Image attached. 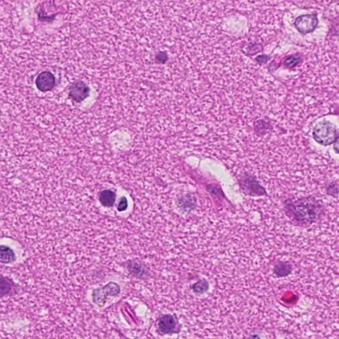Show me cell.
Listing matches in <instances>:
<instances>
[{"mask_svg": "<svg viewBox=\"0 0 339 339\" xmlns=\"http://www.w3.org/2000/svg\"><path fill=\"white\" fill-rule=\"evenodd\" d=\"M16 259V256L14 251L9 247L5 246L1 247V263L3 264H9L13 263Z\"/></svg>", "mask_w": 339, "mask_h": 339, "instance_id": "obj_13", "label": "cell"}, {"mask_svg": "<svg viewBox=\"0 0 339 339\" xmlns=\"http://www.w3.org/2000/svg\"><path fill=\"white\" fill-rule=\"evenodd\" d=\"M36 84L38 90L45 92L53 89L56 84V79L53 73L45 71L36 77Z\"/></svg>", "mask_w": 339, "mask_h": 339, "instance_id": "obj_8", "label": "cell"}, {"mask_svg": "<svg viewBox=\"0 0 339 339\" xmlns=\"http://www.w3.org/2000/svg\"><path fill=\"white\" fill-rule=\"evenodd\" d=\"M318 25V19L316 15L308 14L299 16L295 21V26L302 34L313 32Z\"/></svg>", "mask_w": 339, "mask_h": 339, "instance_id": "obj_5", "label": "cell"}, {"mask_svg": "<svg viewBox=\"0 0 339 339\" xmlns=\"http://www.w3.org/2000/svg\"><path fill=\"white\" fill-rule=\"evenodd\" d=\"M128 208V201L127 199L126 198L125 196H123L122 198L120 199L119 202L117 203V210L118 212H125L127 210Z\"/></svg>", "mask_w": 339, "mask_h": 339, "instance_id": "obj_17", "label": "cell"}, {"mask_svg": "<svg viewBox=\"0 0 339 339\" xmlns=\"http://www.w3.org/2000/svg\"><path fill=\"white\" fill-rule=\"evenodd\" d=\"M239 184L243 191L247 195L252 197L267 195V191L258 182L257 179L248 173L242 174L239 178Z\"/></svg>", "mask_w": 339, "mask_h": 339, "instance_id": "obj_3", "label": "cell"}, {"mask_svg": "<svg viewBox=\"0 0 339 339\" xmlns=\"http://www.w3.org/2000/svg\"><path fill=\"white\" fill-rule=\"evenodd\" d=\"M333 148H334L335 153L339 154V133L337 135L336 140H335L334 143Z\"/></svg>", "mask_w": 339, "mask_h": 339, "instance_id": "obj_18", "label": "cell"}, {"mask_svg": "<svg viewBox=\"0 0 339 339\" xmlns=\"http://www.w3.org/2000/svg\"><path fill=\"white\" fill-rule=\"evenodd\" d=\"M285 210L291 220L302 225H312L323 214V206L313 196L296 201L287 199L285 202Z\"/></svg>", "mask_w": 339, "mask_h": 339, "instance_id": "obj_1", "label": "cell"}, {"mask_svg": "<svg viewBox=\"0 0 339 339\" xmlns=\"http://www.w3.org/2000/svg\"><path fill=\"white\" fill-rule=\"evenodd\" d=\"M192 289L196 294H202L208 290L209 283L206 280H201L194 284Z\"/></svg>", "mask_w": 339, "mask_h": 339, "instance_id": "obj_14", "label": "cell"}, {"mask_svg": "<svg viewBox=\"0 0 339 339\" xmlns=\"http://www.w3.org/2000/svg\"><path fill=\"white\" fill-rule=\"evenodd\" d=\"M158 327L163 334H174L180 331L177 319L170 314L163 315L159 318Z\"/></svg>", "mask_w": 339, "mask_h": 339, "instance_id": "obj_6", "label": "cell"}, {"mask_svg": "<svg viewBox=\"0 0 339 339\" xmlns=\"http://www.w3.org/2000/svg\"><path fill=\"white\" fill-rule=\"evenodd\" d=\"M178 202L179 208L186 211L193 210L194 204H195L194 197L188 194L179 197Z\"/></svg>", "mask_w": 339, "mask_h": 339, "instance_id": "obj_12", "label": "cell"}, {"mask_svg": "<svg viewBox=\"0 0 339 339\" xmlns=\"http://www.w3.org/2000/svg\"><path fill=\"white\" fill-rule=\"evenodd\" d=\"M292 272L291 265L285 262H279L275 265L274 273L278 277H285Z\"/></svg>", "mask_w": 339, "mask_h": 339, "instance_id": "obj_11", "label": "cell"}, {"mask_svg": "<svg viewBox=\"0 0 339 339\" xmlns=\"http://www.w3.org/2000/svg\"><path fill=\"white\" fill-rule=\"evenodd\" d=\"M89 95V88L82 81H76L69 87V96L76 102H83Z\"/></svg>", "mask_w": 339, "mask_h": 339, "instance_id": "obj_7", "label": "cell"}, {"mask_svg": "<svg viewBox=\"0 0 339 339\" xmlns=\"http://www.w3.org/2000/svg\"><path fill=\"white\" fill-rule=\"evenodd\" d=\"M337 137L336 127L332 123L324 121L318 123L313 128V139L321 145H330L335 143Z\"/></svg>", "mask_w": 339, "mask_h": 339, "instance_id": "obj_2", "label": "cell"}, {"mask_svg": "<svg viewBox=\"0 0 339 339\" xmlns=\"http://www.w3.org/2000/svg\"><path fill=\"white\" fill-rule=\"evenodd\" d=\"M248 339H261V338H260V337L258 336V335H252V336H250V337H249V338Z\"/></svg>", "mask_w": 339, "mask_h": 339, "instance_id": "obj_19", "label": "cell"}, {"mask_svg": "<svg viewBox=\"0 0 339 339\" xmlns=\"http://www.w3.org/2000/svg\"><path fill=\"white\" fill-rule=\"evenodd\" d=\"M128 270L133 276L138 278L145 277L148 275V270L143 265L137 262H132L128 265Z\"/></svg>", "mask_w": 339, "mask_h": 339, "instance_id": "obj_10", "label": "cell"}, {"mask_svg": "<svg viewBox=\"0 0 339 339\" xmlns=\"http://www.w3.org/2000/svg\"><path fill=\"white\" fill-rule=\"evenodd\" d=\"M301 60V58L300 56L297 54L291 55V56H288L285 60L284 62V65L285 67L287 68V69H292L294 67H296L297 65Z\"/></svg>", "mask_w": 339, "mask_h": 339, "instance_id": "obj_16", "label": "cell"}, {"mask_svg": "<svg viewBox=\"0 0 339 339\" xmlns=\"http://www.w3.org/2000/svg\"><path fill=\"white\" fill-rule=\"evenodd\" d=\"M120 287L115 282H109L104 287L95 289L92 293L93 302L102 307L105 305L107 296H116L120 294Z\"/></svg>", "mask_w": 339, "mask_h": 339, "instance_id": "obj_4", "label": "cell"}, {"mask_svg": "<svg viewBox=\"0 0 339 339\" xmlns=\"http://www.w3.org/2000/svg\"><path fill=\"white\" fill-rule=\"evenodd\" d=\"M117 194L111 189L104 190L99 195V201L104 208H112L116 202Z\"/></svg>", "mask_w": 339, "mask_h": 339, "instance_id": "obj_9", "label": "cell"}, {"mask_svg": "<svg viewBox=\"0 0 339 339\" xmlns=\"http://www.w3.org/2000/svg\"><path fill=\"white\" fill-rule=\"evenodd\" d=\"M11 290H12L11 282L7 278L1 276V280H0V296L1 297L6 296L10 294Z\"/></svg>", "mask_w": 339, "mask_h": 339, "instance_id": "obj_15", "label": "cell"}]
</instances>
